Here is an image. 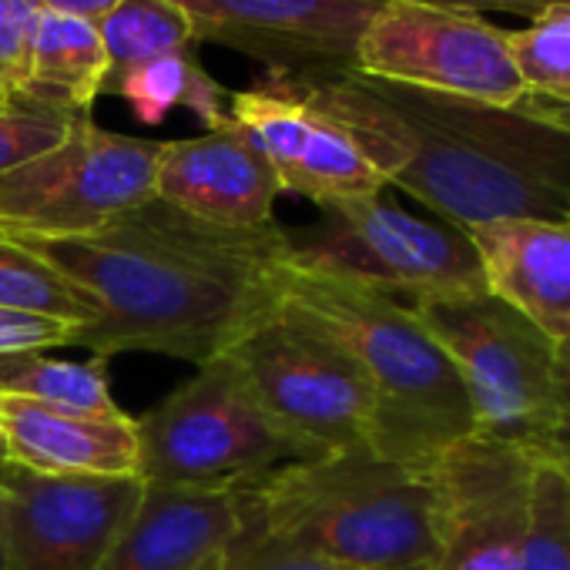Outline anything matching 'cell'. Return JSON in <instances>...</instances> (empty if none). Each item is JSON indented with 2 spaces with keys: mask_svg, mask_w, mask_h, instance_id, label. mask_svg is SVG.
<instances>
[{
  "mask_svg": "<svg viewBox=\"0 0 570 570\" xmlns=\"http://www.w3.org/2000/svg\"><path fill=\"white\" fill-rule=\"evenodd\" d=\"M520 570H570V473L550 460H540L533 473Z\"/></svg>",
  "mask_w": 570,
  "mask_h": 570,
  "instance_id": "25",
  "label": "cell"
},
{
  "mask_svg": "<svg viewBox=\"0 0 570 570\" xmlns=\"http://www.w3.org/2000/svg\"><path fill=\"white\" fill-rule=\"evenodd\" d=\"M71 333H75V326L48 320V316L0 309V356L48 353L58 346H71Z\"/></svg>",
  "mask_w": 570,
  "mask_h": 570,
  "instance_id": "29",
  "label": "cell"
},
{
  "mask_svg": "<svg viewBox=\"0 0 570 570\" xmlns=\"http://www.w3.org/2000/svg\"><path fill=\"white\" fill-rule=\"evenodd\" d=\"M0 309L48 316L75 330L95 320V309L75 285L4 225H0Z\"/></svg>",
  "mask_w": 570,
  "mask_h": 570,
  "instance_id": "23",
  "label": "cell"
},
{
  "mask_svg": "<svg viewBox=\"0 0 570 570\" xmlns=\"http://www.w3.org/2000/svg\"><path fill=\"white\" fill-rule=\"evenodd\" d=\"M98 35L108 51L105 91L121 75H128L148 61L198 48L188 18L171 4V0H121L108 18L98 21Z\"/></svg>",
  "mask_w": 570,
  "mask_h": 570,
  "instance_id": "22",
  "label": "cell"
},
{
  "mask_svg": "<svg viewBox=\"0 0 570 570\" xmlns=\"http://www.w3.org/2000/svg\"><path fill=\"white\" fill-rule=\"evenodd\" d=\"M161 141L75 121L51 151L0 175V225L41 238L88 235L155 198Z\"/></svg>",
  "mask_w": 570,
  "mask_h": 570,
  "instance_id": "9",
  "label": "cell"
},
{
  "mask_svg": "<svg viewBox=\"0 0 570 570\" xmlns=\"http://www.w3.org/2000/svg\"><path fill=\"white\" fill-rule=\"evenodd\" d=\"M386 178L466 232L500 218L567 222L570 135L520 111L386 85L360 71L299 78Z\"/></svg>",
  "mask_w": 570,
  "mask_h": 570,
  "instance_id": "2",
  "label": "cell"
},
{
  "mask_svg": "<svg viewBox=\"0 0 570 570\" xmlns=\"http://www.w3.org/2000/svg\"><path fill=\"white\" fill-rule=\"evenodd\" d=\"M228 118L275 171L282 195L316 208L383 195L386 178L360 141L306 91L299 78L265 75L245 91H228Z\"/></svg>",
  "mask_w": 570,
  "mask_h": 570,
  "instance_id": "12",
  "label": "cell"
},
{
  "mask_svg": "<svg viewBox=\"0 0 570 570\" xmlns=\"http://www.w3.org/2000/svg\"><path fill=\"white\" fill-rule=\"evenodd\" d=\"M416 4L446 8V11H466V14H480V11H503V14L537 18L540 11H547V8H553V4H570V0H416Z\"/></svg>",
  "mask_w": 570,
  "mask_h": 570,
  "instance_id": "31",
  "label": "cell"
},
{
  "mask_svg": "<svg viewBox=\"0 0 570 570\" xmlns=\"http://www.w3.org/2000/svg\"><path fill=\"white\" fill-rule=\"evenodd\" d=\"M537 456L487 436H466L436 463L440 520L426 570H520L530 530Z\"/></svg>",
  "mask_w": 570,
  "mask_h": 570,
  "instance_id": "13",
  "label": "cell"
},
{
  "mask_svg": "<svg viewBox=\"0 0 570 570\" xmlns=\"http://www.w3.org/2000/svg\"><path fill=\"white\" fill-rule=\"evenodd\" d=\"M225 570H343V567H336L323 557H313L306 550L285 547V543H275L268 537L242 530L235 547H232Z\"/></svg>",
  "mask_w": 570,
  "mask_h": 570,
  "instance_id": "28",
  "label": "cell"
},
{
  "mask_svg": "<svg viewBox=\"0 0 570 570\" xmlns=\"http://www.w3.org/2000/svg\"><path fill=\"white\" fill-rule=\"evenodd\" d=\"M198 45L232 48L268 75L356 71V48L386 0H171Z\"/></svg>",
  "mask_w": 570,
  "mask_h": 570,
  "instance_id": "14",
  "label": "cell"
},
{
  "mask_svg": "<svg viewBox=\"0 0 570 570\" xmlns=\"http://www.w3.org/2000/svg\"><path fill=\"white\" fill-rule=\"evenodd\" d=\"M138 426V476L155 487L242 490L303 460L255 400L245 373L225 353L195 370L155 403Z\"/></svg>",
  "mask_w": 570,
  "mask_h": 570,
  "instance_id": "6",
  "label": "cell"
},
{
  "mask_svg": "<svg viewBox=\"0 0 570 570\" xmlns=\"http://www.w3.org/2000/svg\"><path fill=\"white\" fill-rule=\"evenodd\" d=\"M105 95L121 98L141 125L165 121L168 111H191L208 131L228 125V91L198 65L195 51H178L121 75Z\"/></svg>",
  "mask_w": 570,
  "mask_h": 570,
  "instance_id": "21",
  "label": "cell"
},
{
  "mask_svg": "<svg viewBox=\"0 0 570 570\" xmlns=\"http://www.w3.org/2000/svg\"><path fill=\"white\" fill-rule=\"evenodd\" d=\"M453 363L476 436L553 460L560 413L553 400V340L493 293L410 303Z\"/></svg>",
  "mask_w": 570,
  "mask_h": 570,
  "instance_id": "5",
  "label": "cell"
},
{
  "mask_svg": "<svg viewBox=\"0 0 570 570\" xmlns=\"http://www.w3.org/2000/svg\"><path fill=\"white\" fill-rule=\"evenodd\" d=\"M278 181L255 141L232 125L198 138L161 141L155 198L222 228L275 225Z\"/></svg>",
  "mask_w": 570,
  "mask_h": 570,
  "instance_id": "15",
  "label": "cell"
},
{
  "mask_svg": "<svg viewBox=\"0 0 570 570\" xmlns=\"http://www.w3.org/2000/svg\"><path fill=\"white\" fill-rule=\"evenodd\" d=\"M0 570H8V567H4V553H0Z\"/></svg>",
  "mask_w": 570,
  "mask_h": 570,
  "instance_id": "34",
  "label": "cell"
},
{
  "mask_svg": "<svg viewBox=\"0 0 570 570\" xmlns=\"http://www.w3.org/2000/svg\"><path fill=\"white\" fill-rule=\"evenodd\" d=\"M14 235L95 309V320L71 336V346L95 356L158 353L198 370L238 346L282 303L278 222L222 228L151 198L88 235Z\"/></svg>",
  "mask_w": 570,
  "mask_h": 570,
  "instance_id": "1",
  "label": "cell"
},
{
  "mask_svg": "<svg viewBox=\"0 0 570 570\" xmlns=\"http://www.w3.org/2000/svg\"><path fill=\"white\" fill-rule=\"evenodd\" d=\"M356 71L490 108H520L527 101L510 31L487 24L480 14L416 0H386L373 14L356 48Z\"/></svg>",
  "mask_w": 570,
  "mask_h": 570,
  "instance_id": "10",
  "label": "cell"
},
{
  "mask_svg": "<svg viewBox=\"0 0 570 570\" xmlns=\"http://www.w3.org/2000/svg\"><path fill=\"white\" fill-rule=\"evenodd\" d=\"M228 356L272 423L299 446L303 460L370 446L373 393L346 350L323 333L278 309L232 346Z\"/></svg>",
  "mask_w": 570,
  "mask_h": 570,
  "instance_id": "8",
  "label": "cell"
},
{
  "mask_svg": "<svg viewBox=\"0 0 570 570\" xmlns=\"http://www.w3.org/2000/svg\"><path fill=\"white\" fill-rule=\"evenodd\" d=\"M145 493L141 476H61L0 463L8 570H98Z\"/></svg>",
  "mask_w": 570,
  "mask_h": 570,
  "instance_id": "11",
  "label": "cell"
},
{
  "mask_svg": "<svg viewBox=\"0 0 570 570\" xmlns=\"http://www.w3.org/2000/svg\"><path fill=\"white\" fill-rule=\"evenodd\" d=\"M121 0H41L45 11H58V14H71V18H85V21H101L108 18Z\"/></svg>",
  "mask_w": 570,
  "mask_h": 570,
  "instance_id": "32",
  "label": "cell"
},
{
  "mask_svg": "<svg viewBox=\"0 0 570 570\" xmlns=\"http://www.w3.org/2000/svg\"><path fill=\"white\" fill-rule=\"evenodd\" d=\"M553 400L560 413V430H557V446L553 460L570 473V336L553 343Z\"/></svg>",
  "mask_w": 570,
  "mask_h": 570,
  "instance_id": "30",
  "label": "cell"
},
{
  "mask_svg": "<svg viewBox=\"0 0 570 570\" xmlns=\"http://www.w3.org/2000/svg\"><path fill=\"white\" fill-rule=\"evenodd\" d=\"M0 396L75 416H125L115 403L108 356L58 360L48 353L0 356Z\"/></svg>",
  "mask_w": 570,
  "mask_h": 570,
  "instance_id": "20",
  "label": "cell"
},
{
  "mask_svg": "<svg viewBox=\"0 0 570 570\" xmlns=\"http://www.w3.org/2000/svg\"><path fill=\"white\" fill-rule=\"evenodd\" d=\"M567 222H570V205H567Z\"/></svg>",
  "mask_w": 570,
  "mask_h": 570,
  "instance_id": "35",
  "label": "cell"
},
{
  "mask_svg": "<svg viewBox=\"0 0 570 570\" xmlns=\"http://www.w3.org/2000/svg\"><path fill=\"white\" fill-rule=\"evenodd\" d=\"M487 289L553 343L570 336V222L500 218L463 232Z\"/></svg>",
  "mask_w": 570,
  "mask_h": 570,
  "instance_id": "17",
  "label": "cell"
},
{
  "mask_svg": "<svg viewBox=\"0 0 570 570\" xmlns=\"http://www.w3.org/2000/svg\"><path fill=\"white\" fill-rule=\"evenodd\" d=\"M309 228H285V265L366 285L406 303L480 296L487 275L470 238L440 222L416 218L383 195L320 208Z\"/></svg>",
  "mask_w": 570,
  "mask_h": 570,
  "instance_id": "7",
  "label": "cell"
},
{
  "mask_svg": "<svg viewBox=\"0 0 570 570\" xmlns=\"http://www.w3.org/2000/svg\"><path fill=\"white\" fill-rule=\"evenodd\" d=\"M11 453H8V436H4V420H0V463H8Z\"/></svg>",
  "mask_w": 570,
  "mask_h": 570,
  "instance_id": "33",
  "label": "cell"
},
{
  "mask_svg": "<svg viewBox=\"0 0 570 570\" xmlns=\"http://www.w3.org/2000/svg\"><path fill=\"white\" fill-rule=\"evenodd\" d=\"M510 51L527 98L570 108V4H553L513 31Z\"/></svg>",
  "mask_w": 570,
  "mask_h": 570,
  "instance_id": "24",
  "label": "cell"
},
{
  "mask_svg": "<svg viewBox=\"0 0 570 570\" xmlns=\"http://www.w3.org/2000/svg\"><path fill=\"white\" fill-rule=\"evenodd\" d=\"M41 14V0H0V105L18 101L31 81Z\"/></svg>",
  "mask_w": 570,
  "mask_h": 570,
  "instance_id": "26",
  "label": "cell"
},
{
  "mask_svg": "<svg viewBox=\"0 0 570 570\" xmlns=\"http://www.w3.org/2000/svg\"><path fill=\"white\" fill-rule=\"evenodd\" d=\"M75 121L81 118L55 115L31 105H0V175L61 145Z\"/></svg>",
  "mask_w": 570,
  "mask_h": 570,
  "instance_id": "27",
  "label": "cell"
},
{
  "mask_svg": "<svg viewBox=\"0 0 570 570\" xmlns=\"http://www.w3.org/2000/svg\"><path fill=\"white\" fill-rule=\"evenodd\" d=\"M14 463L61 476H138V426L125 416H75L0 396Z\"/></svg>",
  "mask_w": 570,
  "mask_h": 570,
  "instance_id": "18",
  "label": "cell"
},
{
  "mask_svg": "<svg viewBox=\"0 0 570 570\" xmlns=\"http://www.w3.org/2000/svg\"><path fill=\"white\" fill-rule=\"evenodd\" d=\"M238 533L235 490L145 483L138 510L98 570H225Z\"/></svg>",
  "mask_w": 570,
  "mask_h": 570,
  "instance_id": "16",
  "label": "cell"
},
{
  "mask_svg": "<svg viewBox=\"0 0 570 570\" xmlns=\"http://www.w3.org/2000/svg\"><path fill=\"white\" fill-rule=\"evenodd\" d=\"M108 51L98 24L58 11H45L35 41L31 81L11 105H31L68 118H91L105 91Z\"/></svg>",
  "mask_w": 570,
  "mask_h": 570,
  "instance_id": "19",
  "label": "cell"
},
{
  "mask_svg": "<svg viewBox=\"0 0 570 570\" xmlns=\"http://www.w3.org/2000/svg\"><path fill=\"white\" fill-rule=\"evenodd\" d=\"M278 309L333 340L360 366L373 393L370 446L380 456L433 466L476 433L453 363L406 299L285 265Z\"/></svg>",
  "mask_w": 570,
  "mask_h": 570,
  "instance_id": "4",
  "label": "cell"
},
{
  "mask_svg": "<svg viewBox=\"0 0 570 570\" xmlns=\"http://www.w3.org/2000/svg\"><path fill=\"white\" fill-rule=\"evenodd\" d=\"M242 530L306 550L343 570H426L436 553L433 466L370 446L285 463L235 490Z\"/></svg>",
  "mask_w": 570,
  "mask_h": 570,
  "instance_id": "3",
  "label": "cell"
}]
</instances>
